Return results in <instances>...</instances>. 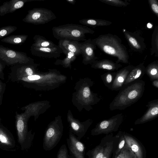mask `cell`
<instances>
[{"label": "cell", "mask_w": 158, "mask_h": 158, "mask_svg": "<svg viewBox=\"0 0 158 158\" xmlns=\"http://www.w3.org/2000/svg\"><path fill=\"white\" fill-rule=\"evenodd\" d=\"M152 85L155 88H158V79L152 81Z\"/></svg>", "instance_id": "obj_38"}, {"label": "cell", "mask_w": 158, "mask_h": 158, "mask_svg": "<svg viewBox=\"0 0 158 158\" xmlns=\"http://www.w3.org/2000/svg\"><path fill=\"white\" fill-rule=\"evenodd\" d=\"M126 144V141L123 135L122 136L120 139V141L116 152V154H118L120 152Z\"/></svg>", "instance_id": "obj_35"}, {"label": "cell", "mask_w": 158, "mask_h": 158, "mask_svg": "<svg viewBox=\"0 0 158 158\" xmlns=\"http://www.w3.org/2000/svg\"><path fill=\"white\" fill-rule=\"evenodd\" d=\"M105 4L117 7H126L130 3L127 1L121 0H99Z\"/></svg>", "instance_id": "obj_29"}, {"label": "cell", "mask_w": 158, "mask_h": 158, "mask_svg": "<svg viewBox=\"0 0 158 158\" xmlns=\"http://www.w3.org/2000/svg\"><path fill=\"white\" fill-rule=\"evenodd\" d=\"M123 136L126 144L135 155L136 158H143L142 148L138 142L129 135H124Z\"/></svg>", "instance_id": "obj_18"}, {"label": "cell", "mask_w": 158, "mask_h": 158, "mask_svg": "<svg viewBox=\"0 0 158 158\" xmlns=\"http://www.w3.org/2000/svg\"><path fill=\"white\" fill-rule=\"evenodd\" d=\"M81 43L77 41L70 40L62 52L65 55L69 51L77 56L81 54Z\"/></svg>", "instance_id": "obj_24"}, {"label": "cell", "mask_w": 158, "mask_h": 158, "mask_svg": "<svg viewBox=\"0 0 158 158\" xmlns=\"http://www.w3.org/2000/svg\"><path fill=\"white\" fill-rule=\"evenodd\" d=\"M125 37L131 48L136 52H141L146 49V46L144 38L135 32L122 30Z\"/></svg>", "instance_id": "obj_8"}, {"label": "cell", "mask_w": 158, "mask_h": 158, "mask_svg": "<svg viewBox=\"0 0 158 158\" xmlns=\"http://www.w3.org/2000/svg\"><path fill=\"white\" fill-rule=\"evenodd\" d=\"M92 40L96 46L103 52L116 57V63H129V57L127 48L116 35L110 33L101 35Z\"/></svg>", "instance_id": "obj_2"}, {"label": "cell", "mask_w": 158, "mask_h": 158, "mask_svg": "<svg viewBox=\"0 0 158 158\" xmlns=\"http://www.w3.org/2000/svg\"><path fill=\"white\" fill-rule=\"evenodd\" d=\"M145 73L151 81L158 79V61H154L148 64L145 68Z\"/></svg>", "instance_id": "obj_23"}, {"label": "cell", "mask_w": 158, "mask_h": 158, "mask_svg": "<svg viewBox=\"0 0 158 158\" xmlns=\"http://www.w3.org/2000/svg\"><path fill=\"white\" fill-rule=\"evenodd\" d=\"M116 72H108L101 76V79L106 86L110 89L113 84Z\"/></svg>", "instance_id": "obj_26"}, {"label": "cell", "mask_w": 158, "mask_h": 158, "mask_svg": "<svg viewBox=\"0 0 158 158\" xmlns=\"http://www.w3.org/2000/svg\"><path fill=\"white\" fill-rule=\"evenodd\" d=\"M57 158H69L67 147L65 144L61 145L57 154Z\"/></svg>", "instance_id": "obj_32"}, {"label": "cell", "mask_w": 158, "mask_h": 158, "mask_svg": "<svg viewBox=\"0 0 158 158\" xmlns=\"http://www.w3.org/2000/svg\"><path fill=\"white\" fill-rule=\"evenodd\" d=\"M146 106L147 107V110L141 117L135 121V124L144 123L153 120L158 117V99L149 102Z\"/></svg>", "instance_id": "obj_12"}, {"label": "cell", "mask_w": 158, "mask_h": 158, "mask_svg": "<svg viewBox=\"0 0 158 158\" xmlns=\"http://www.w3.org/2000/svg\"><path fill=\"white\" fill-rule=\"evenodd\" d=\"M69 3L72 4H74L76 2V1L74 0H66Z\"/></svg>", "instance_id": "obj_39"}, {"label": "cell", "mask_w": 158, "mask_h": 158, "mask_svg": "<svg viewBox=\"0 0 158 158\" xmlns=\"http://www.w3.org/2000/svg\"><path fill=\"white\" fill-rule=\"evenodd\" d=\"M148 2L152 12L158 17V2L156 0H148Z\"/></svg>", "instance_id": "obj_33"}, {"label": "cell", "mask_w": 158, "mask_h": 158, "mask_svg": "<svg viewBox=\"0 0 158 158\" xmlns=\"http://www.w3.org/2000/svg\"><path fill=\"white\" fill-rule=\"evenodd\" d=\"M2 84L1 82L0 81V92H1L2 90Z\"/></svg>", "instance_id": "obj_40"}, {"label": "cell", "mask_w": 158, "mask_h": 158, "mask_svg": "<svg viewBox=\"0 0 158 158\" xmlns=\"http://www.w3.org/2000/svg\"><path fill=\"white\" fill-rule=\"evenodd\" d=\"M52 30L54 37L58 40L65 39L78 42L85 41L86 34H93L95 32L86 26L73 24L54 27Z\"/></svg>", "instance_id": "obj_3"}, {"label": "cell", "mask_w": 158, "mask_h": 158, "mask_svg": "<svg viewBox=\"0 0 158 158\" xmlns=\"http://www.w3.org/2000/svg\"><path fill=\"white\" fill-rule=\"evenodd\" d=\"M81 50L83 57L82 62L85 64H92L98 58L96 56L95 50L96 46L92 39L86 40L81 43Z\"/></svg>", "instance_id": "obj_9"}, {"label": "cell", "mask_w": 158, "mask_h": 158, "mask_svg": "<svg viewBox=\"0 0 158 158\" xmlns=\"http://www.w3.org/2000/svg\"><path fill=\"white\" fill-rule=\"evenodd\" d=\"M33 40L34 43L31 45L33 46L39 48H52L57 46L52 41L39 35H35Z\"/></svg>", "instance_id": "obj_21"}, {"label": "cell", "mask_w": 158, "mask_h": 158, "mask_svg": "<svg viewBox=\"0 0 158 158\" xmlns=\"http://www.w3.org/2000/svg\"><path fill=\"white\" fill-rule=\"evenodd\" d=\"M28 37L26 35H12L2 39L1 41L14 45H20L25 42Z\"/></svg>", "instance_id": "obj_22"}, {"label": "cell", "mask_w": 158, "mask_h": 158, "mask_svg": "<svg viewBox=\"0 0 158 158\" xmlns=\"http://www.w3.org/2000/svg\"><path fill=\"white\" fill-rule=\"evenodd\" d=\"M145 84L140 80L123 85L110 103V110H124L137 102L143 95Z\"/></svg>", "instance_id": "obj_1"}, {"label": "cell", "mask_w": 158, "mask_h": 158, "mask_svg": "<svg viewBox=\"0 0 158 158\" xmlns=\"http://www.w3.org/2000/svg\"><path fill=\"white\" fill-rule=\"evenodd\" d=\"M79 22L84 26L93 27L108 26L112 24V22L104 19L91 18L83 19Z\"/></svg>", "instance_id": "obj_20"}, {"label": "cell", "mask_w": 158, "mask_h": 158, "mask_svg": "<svg viewBox=\"0 0 158 158\" xmlns=\"http://www.w3.org/2000/svg\"><path fill=\"white\" fill-rule=\"evenodd\" d=\"M5 64L0 60V77L3 76V70L5 67Z\"/></svg>", "instance_id": "obj_37"}, {"label": "cell", "mask_w": 158, "mask_h": 158, "mask_svg": "<svg viewBox=\"0 0 158 158\" xmlns=\"http://www.w3.org/2000/svg\"><path fill=\"white\" fill-rule=\"evenodd\" d=\"M145 68L144 62L135 66L128 75L123 85L141 80L145 73Z\"/></svg>", "instance_id": "obj_17"}, {"label": "cell", "mask_w": 158, "mask_h": 158, "mask_svg": "<svg viewBox=\"0 0 158 158\" xmlns=\"http://www.w3.org/2000/svg\"><path fill=\"white\" fill-rule=\"evenodd\" d=\"M56 18L50 10L43 8H35L29 10L23 21L35 25L44 24Z\"/></svg>", "instance_id": "obj_6"}, {"label": "cell", "mask_w": 158, "mask_h": 158, "mask_svg": "<svg viewBox=\"0 0 158 158\" xmlns=\"http://www.w3.org/2000/svg\"><path fill=\"white\" fill-rule=\"evenodd\" d=\"M119 64H117L111 60L105 59L100 60H96L92 63V67L96 69L105 70L108 72L118 70L122 67Z\"/></svg>", "instance_id": "obj_16"}, {"label": "cell", "mask_w": 158, "mask_h": 158, "mask_svg": "<svg viewBox=\"0 0 158 158\" xmlns=\"http://www.w3.org/2000/svg\"><path fill=\"white\" fill-rule=\"evenodd\" d=\"M17 28V27L11 25L2 27L0 28V39L13 33Z\"/></svg>", "instance_id": "obj_31"}, {"label": "cell", "mask_w": 158, "mask_h": 158, "mask_svg": "<svg viewBox=\"0 0 158 158\" xmlns=\"http://www.w3.org/2000/svg\"><path fill=\"white\" fill-rule=\"evenodd\" d=\"M104 152V148L101 146H98L92 150L89 151L86 155L89 158H102Z\"/></svg>", "instance_id": "obj_27"}, {"label": "cell", "mask_w": 158, "mask_h": 158, "mask_svg": "<svg viewBox=\"0 0 158 158\" xmlns=\"http://www.w3.org/2000/svg\"><path fill=\"white\" fill-rule=\"evenodd\" d=\"M115 158H136L127 144Z\"/></svg>", "instance_id": "obj_28"}, {"label": "cell", "mask_w": 158, "mask_h": 158, "mask_svg": "<svg viewBox=\"0 0 158 158\" xmlns=\"http://www.w3.org/2000/svg\"><path fill=\"white\" fill-rule=\"evenodd\" d=\"M30 51L33 55L47 58H59L62 52L58 45L52 48H39L31 46Z\"/></svg>", "instance_id": "obj_13"}, {"label": "cell", "mask_w": 158, "mask_h": 158, "mask_svg": "<svg viewBox=\"0 0 158 158\" xmlns=\"http://www.w3.org/2000/svg\"><path fill=\"white\" fill-rule=\"evenodd\" d=\"M66 57L62 60H57L56 62L60 63L65 66H68L71 62L77 58V56L73 52L68 51L65 55Z\"/></svg>", "instance_id": "obj_30"}, {"label": "cell", "mask_w": 158, "mask_h": 158, "mask_svg": "<svg viewBox=\"0 0 158 158\" xmlns=\"http://www.w3.org/2000/svg\"><path fill=\"white\" fill-rule=\"evenodd\" d=\"M124 116L122 113L115 115L110 118L101 121L91 131L93 135L107 134L117 131L122 123Z\"/></svg>", "instance_id": "obj_7"}, {"label": "cell", "mask_w": 158, "mask_h": 158, "mask_svg": "<svg viewBox=\"0 0 158 158\" xmlns=\"http://www.w3.org/2000/svg\"><path fill=\"white\" fill-rule=\"evenodd\" d=\"M0 60L8 65L30 64L33 60L25 52L13 50L0 45Z\"/></svg>", "instance_id": "obj_4"}, {"label": "cell", "mask_w": 158, "mask_h": 158, "mask_svg": "<svg viewBox=\"0 0 158 158\" xmlns=\"http://www.w3.org/2000/svg\"><path fill=\"white\" fill-rule=\"evenodd\" d=\"M113 149V142H110L106 144L104 148V155L102 158H109Z\"/></svg>", "instance_id": "obj_34"}, {"label": "cell", "mask_w": 158, "mask_h": 158, "mask_svg": "<svg viewBox=\"0 0 158 158\" xmlns=\"http://www.w3.org/2000/svg\"><path fill=\"white\" fill-rule=\"evenodd\" d=\"M134 66L129 65L121 69L116 72L114 81L110 90H119L122 88L129 74Z\"/></svg>", "instance_id": "obj_14"}, {"label": "cell", "mask_w": 158, "mask_h": 158, "mask_svg": "<svg viewBox=\"0 0 158 158\" xmlns=\"http://www.w3.org/2000/svg\"><path fill=\"white\" fill-rule=\"evenodd\" d=\"M83 95L85 98H89L91 95V92L89 88L88 87H85L83 90Z\"/></svg>", "instance_id": "obj_36"}, {"label": "cell", "mask_w": 158, "mask_h": 158, "mask_svg": "<svg viewBox=\"0 0 158 158\" xmlns=\"http://www.w3.org/2000/svg\"></svg>", "instance_id": "obj_43"}, {"label": "cell", "mask_w": 158, "mask_h": 158, "mask_svg": "<svg viewBox=\"0 0 158 158\" xmlns=\"http://www.w3.org/2000/svg\"><path fill=\"white\" fill-rule=\"evenodd\" d=\"M25 117L22 114H17L16 117V127L18 141L21 149L27 151L31 147L34 137V134L27 131Z\"/></svg>", "instance_id": "obj_5"}, {"label": "cell", "mask_w": 158, "mask_h": 158, "mask_svg": "<svg viewBox=\"0 0 158 158\" xmlns=\"http://www.w3.org/2000/svg\"><path fill=\"white\" fill-rule=\"evenodd\" d=\"M69 158H76L74 156L70 155H69Z\"/></svg>", "instance_id": "obj_41"}, {"label": "cell", "mask_w": 158, "mask_h": 158, "mask_svg": "<svg viewBox=\"0 0 158 158\" xmlns=\"http://www.w3.org/2000/svg\"><path fill=\"white\" fill-rule=\"evenodd\" d=\"M0 148L9 151H15L16 148V142L13 135L0 124Z\"/></svg>", "instance_id": "obj_11"}, {"label": "cell", "mask_w": 158, "mask_h": 158, "mask_svg": "<svg viewBox=\"0 0 158 158\" xmlns=\"http://www.w3.org/2000/svg\"><path fill=\"white\" fill-rule=\"evenodd\" d=\"M29 64H18L15 65L13 70L15 71L18 77H26L32 75L33 72Z\"/></svg>", "instance_id": "obj_19"}, {"label": "cell", "mask_w": 158, "mask_h": 158, "mask_svg": "<svg viewBox=\"0 0 158 158\" xmlns=\"http://www.w3.org/2000/svg\"><path fill=\"white\" fill-rule=\"evenodd\" d=\"M40 0H11L4 2L0 6V16H3L10 13H13L22 7L28 2Z\"/></svg>", "instance_id": "obj_15"}, {"label": "cell", "mask_w": 158, "mask_h": 158, "mask_svg": "<svg viewBox=\"0 0 158 158\" xmlns=\"http://www.w3.org/2000/svg\"><path fill=\"white\" fill-rule=\"evenodd\" d=\"M67 142L70 155L76 158H85V145L72 133L69 134V137L67 139Z\"/></svg>", "instance_id": "obj_10"}, {"label": "cell", "mask_w": 158, "mask_h": 158, "mask_svg": "<svg viewBox=\"0 0 158 158\" xmlns=\"http://www.w3.org/2000/svg\"><path fill=\"white\" fill-rule=\"evenodd\" d=\"M151 55L155 54V56H158V25L155 27L151 38Z\"/></svg>", "instance_id": "obj_25"}, {"label": "cell", "mask_w": 158, "mask_h": 158, "mask_svg": "<svg viewBox=\"0 0 158 158\" xmlns=\"http://www.w3.org/2000/svg\"><path fill=\"white\" fill-rule=\"evenodd\" d=\"M0 101H1V97H0Z\"/></svg>", "instance_id": "obj_42"}]
</instances>
